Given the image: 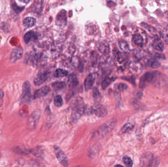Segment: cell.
I'll return each instance as SVG.
<instances>
[{"instance_id":"18","label":"cell","mask_w":168,"mask_h":167,"mask_svg":"<svg viewBox=\"0 0 168 167\" xmlns=\"http://www.w3.org/2000/svg\"><path fill=\"white\" fill-rule=\"evenodd\" d=\"M52 86L56 91H61L66 89V84L64 82H55L52 83Z\"/></svg>"},{"instance_id":"20","label":"cell","mask_w":168,"mask_h":167,"mask_svg":"<svg viewBox=\"0 0 168 167\" xmlns=\"http://www.w3.org/2000/svg\"><path fill=\"white\" fill-rule=\"evenodd\" d=\"M133 41L136 45L138 46H142L144 44V38L140 34H135L133 37Z\"/></svg>"},{"instance_id":"19","label":"cell","mask_w":168,"mask_h":167,"mask_svg":"<svg viewBox=\"0 0 168 167\" xmlns=\"http://www.w3.org/2000/svg\"><path fill=\"white\" fill-rule=\"evenodd\" d=\"M147 65L149 67L153 69H157L161 65V64L157 59H151L147 61Z\"/></svg>"},{"instance_id":"13","label":"cell","mask_w":168,"mask_h":167,"mask_svg":"<svg viewBox=\"0 0 168 167\" xmlns=\"http://www.w3.org/2000/svg\"><path fill=\"white\" fill-rule=\"evenodd\" d=\"M154 77V75L153 73L147 72L145 73L141 78L140 81V87L141 88L145 86L146 83H150L152 81Z\"/></svg>"},{"instance_id":"4","label":"cell","mask_w":168,"mask_h":167,"mask_svg":"<svg viewBox=\"0 0 168 167\" xmlns=\"http://www.w3.org/2000/svg\"><path fill=\"white\" fill-rule=\"evenodd\" d=\"M31 84L29 81H26L23 84L22 93L20 96V101L22 102H28L31 98Z\"/></svg>"},{"instance_id":"39","label":"cell","mask_w":168,"mask_h":167,"mask_svg":"<svg viewBox=\"0 0 168 167\" xmlns=\"http://www.w3.org/2000/svg\"><path fill=\"white\" fill-rule=\"evenodd\" d=\"M165 40H166V41L167 42V43H168V33L167 35L166 36V37H165Z\"/></svg>"},{"instance_id":"30","label":"cell","mask_w":168,"mask_h":167,"mask_svg":"<svg viewBox=\"0 0 168 167\" xmlns=\"http://www.w3.org/2000/svg\"><path fill=\"white\" fill-rule=\"evenodd\" d=\"M54 104L56 106L60 107L63 104V100L62 96H57L54 99Z\"/></svg>"},{"instance_id":"12","label":"cell","mask_w":168,"mask_h":167,"mask_svg":"<svg viewBox=\"0 0 168 167\" xmlns=\"http://www.w3.org/2000/svg\"><path fill=\"white\" fill-rule=\"evenodd\" d=\"M97 48L99 51L103 54L109 53L110 51L109 44L105 40L99 41L97 43Z\"/></svg>"},{"instance_id":"40","label":"cell","mask_w":168,"mask_h":167,"mask_svg":"<svg viewBox=\"0 0 168 167\" xmlns=\"http://www.w3.org/2000/svg\"><path fill=\"white\" fill-rule=\"evenodd\" d=\"M20 2H23V3H29L30 2L29 1H20Z\"/></svg>"},{"instance_id":"35","label":"cell","mask_w":168,"mask_h":167,"mask_svg":"<svg viewBox=\"0 0 168 167\" xmlns=\"http://www.w3.org/2000/svg\"><path fill=\"white\" fill-rule=\"evenodd\" d=\"M117 88H118V90H120V91H123V90L127 89L128 88V86L124 83H120V84H118V86H117Z\"/></svg>"},{"instance_id":"32","label":"cell","mask_w":168,"mask_h":167,"mask_svg":"<svg viewBox=\"0 0 168 167\" xmlns=\"http://www.w3.org/2000/svg\"><path fill=\"white\" fill-rule=\"evenodd\" d=\"M160 160L158 157H156L153 158L151 161V163L149 164L148 167H157L159 165Z\"/></svg>"},{"instance_id":"7","label":"cell","mask_w":168,"mask_h":167,"mask_svg":"<svg viewBox=\"0 0 168 167\" xmlns=\"http://www.w3.org/2000/svg\"><path fill=\"white\" fill-rule=\"evenodd\" d=\"M23 55V51L21 48H15L11 52L9 56V60L11 62L13 63L20 59L22 57Z\"/></svg>"},{"instance_id":"8","label":"cell","mask_w":168,"mask_h":167,"mask_svg":"<svg viewBox=\"0 0 168 167\" xmlns=\"http://www.w3.org/2000/svg\"><path fill=\"white\" fill-rule=\"evenodd\" d=\"M93 109V113L98 117H104L108 114V111L105 107L100 104H96Z\"/></svg>"},{"instance_id":"9","label":"cell","mask_w":168,"mask_h":167,"mask_svg":"<svg viewBox=\"0 0 168 167\" xmlns=\"http://www.w3.org/2000/svg\"><path fill=\"white\" fill-rule=\"evenodd\" d=\"M97 77V75L95 73H92L89 75L86 78L84 82L85 89L86 91H88L94 86L95 79Z\"/></svg>"},{"instance_id":"6","label":"cell","mask_w":168,"mask_h":167,"mask_svg":"<svg viewBox=\"0 0 168 167\" xmlns=\"http://www.w3.org/2000/svg\"><path fill=\"white\" fill-rule=\"evenodd\" d=\"M49 77V73L47 71H42L39 73L34 79V84L35 86H40L47 81Z\"/></svg>"},{"instance_id":"22","label":"cell","mask_w":168,"mask_h":167,"mask_svg":"<svg viewBox=\"0 0 168 167\" xmlns=\"http://www.w3.org/2000/svg\"><path fill=\"white\" fill-rule=\"evenodd\" d=\"M92 96L94 98V100L97 104H99V102H100L102 97L101 95V93L98 89L97 87H94L92 92Z\"/></svg>"},{"instance_id":"25","label":"cell","mask_w":168,"mask_h":167,"mask_svg":"<svg viewBox=\"0 0 168 167\" xmlns=\"http://www.w3.org/2000/svg\"><path fill=\"white\" fill-rule=\"evenodd\" d=\"M115 80V79L112 78H107L104 79L102 83V88L103 89L105 90L112 83L114 82Z\"/></svg>"},{"instance_id":"17","label":"cell","mask_w":168,"mask_h":167,"mask_svg":"<svg viewBox=\"0 0 168 167\" xmlns=\"http://www.w3.org/2000/svg\"><path fill=\"white\" fill-rule=\"evenodd\" d=\"M68 83L70 88H71V89L78 86L79 81L75 75L71 74V75H70L68 79Z\"/></svg>"},{"instance_id":"16","label":"cell","mask_w":168,"mask_h":167,"mask_svg":"<svg viewBox=\"0 0 168 167\" xmlns=\"http://www.w3.org/2000/svg\"><path fill=\"white\" fill-rule=\"evenodd\" d=\"M36 20L33 17H28L25 18L23 20V25L27 28H31L36 24Z\"/></svg>"},{"instance_id":"15","label":"cell","mask_w":168,"mask_h":167,"mask_svg":"<svg viewBox=\"0 0 168 167\" xmlns=\"http://www.w3.org/2000/svg\"><path fill=\"white\" fill-rule=\"evenodd\" d=\"M37 35L33 31H28L24 36V40L26 44H29L33 40L37 39Z\"/></svg>"},{"instance_id":"36","label":"cell","mask_w":168,"mask_h":167,"mask_svg":"<svg viewBox=\"0 0 168 167\" xmlns=\"http://www.w3.org/2000/svg\"><path fill=\"white\" fill-rule=\"evenodd\" d=\"M155 57L158 59H165L164 55H162V54H160V53H156L155 54Z\"/></svg>"},{"instance_id":"33","label":"cell","mask_w":168,"mask_h":167,"mask_svg":"<svg viewBox=\"0 0 168 167\" xmlns=\"http://www.w3.org/2000/svg\"><path fill=\"white\" fill-rule=\"evenodd\" d=\"M12 9H13V11L16 12V13H19L20 12H22L24 9V7H20L18 5H17L16 4H13L12 5Z\"/></svg>"},{"instance_id":"34","label":"cell","mask_w":168,"mask_h":167,"mask_svg":"<svg viewBox=\"0 0 168 167\" xmlns=\"http://www.w3.org/2000/svg\"><path fill=\"white\" fill-rule=\"evenodd\" d=\"M141 25L144 27V28L146 29H147L148 31H151V32H154V31H155L156 30L155 29H154L153 27H151V26H150V25H147V24H146V23H142V24Z\"/></svg>"},{"instance_id":"27","label":"cell","mask_w":168,"mask_h":167,"mask_svg":"<svg viewBox=\"0 0 168 167\" xmlns=\"http://www.w3.org/2000/svg\"><path fill=\"white\" fill-rule=\"evenodd\" d=\"M134 125L131 122H128L125 124L121 128V131L123 133L127 132L133 128Z\"/></svg>"},{"instance_id":"10","label":"cell","mask_w":168,"mask_h":167,"mask_svg":"<svg viewBox=\"0 0 168 167\" xmlns=\"http://www.w3.org/2000/svg\"><path fill=\"white\" fill-rule=\"evenodd\" d=\"M51 90L49 86H45L42 87L39 89L37 90L36 91H35L33 95V98L37 99V98H41L46 96L50 92Z\"/></svg>"},{"instance_id":"31","label":"cell","mask_w":168,"mask_h":167,"mask_svg":"<svg viewBox=\"0 0 168 167\" xmlns=\"http://www.w3.org/2000/svg\"><path fill=\"white\" fill-rule=\"evenodd\" d=\"M154 48L160 52H162L164 48V46L162 42L158 41L155 42L154 43Z\"/></svg>"},{"instance_id":"1","label":"cell","mask_w":168,"mask_h":167,"mask_svg":"<svg viewBox=\"0 0 168 167\" xmlns=\"http://www.w3.org/2000/svg\"><path fill=\"white\" fill-rule=\"evenodd\" d=\"M72 114L71 119L74 122H76L85 112V103L83 98L78 97L73 100L71 104Z\"/></svg>"},{"instance_id":"26","label":"cell","mask_w":168,"mask_h":167,"mask_svg":"<svg viewBox=\"0 0 168 167\" xmlns=\"http://www.w3.org/2000/svg\"><path fill=\"white\" fill-rule=\"evenodd\" d=\"M115 55H115V57H116V61H118V62L120 63H122L127 59V57H126V55H125L124 53L117 52L116 53Z\"/></svg>"},{"instance_id":"2","label":"cell","mask_w":168,"mask_h":167,"mask_svg":"<svg viewBox=\"0 0 168 167\" xmlns=\"http://www.w3.org/2000/svg\"><path fill=\"white\" fill-rule=\"evenodd\" d=\"M117 124L116 119H110L103 123L95 132L99 138H103L113 131Z\"/></svg>"},{"instance_id":"3","label":"cell","mask_w":168,"mask_h":167,"mask_svg":"<svg viewBox=\"0 0 168 167\" xmlns=\"http://www.w3.org/2000/svg\"><path fill=\"white\" fill-rule=\"evenodd\" d=\"M53 148L56 157L60 163L64 167H68L69 165V163L67 156L64 152L57 146H54Z\"/></svg>"},{"instance_id":"11","label":"cell","mask_w":168,"mask_h":167,"mask_svg":"<svg viewBox=\"0 0 168 167\" xmlns=\"http://www.w3.org/2000/svg\"><path fill=\"white\" fill-rule=\"evenodd\" d=\"M67 23L66 13L64 10L61 11L59 12L56 17V24L58 26L64 27L66 26Z\"/></svg>"},{"instance_id":"24","label":"cell","mask_w":168,"mask_h":167,"mask_svg":"<svg viewBox=\"0 0 168 167\" xmlns=\"http://www.w3.org/2000/svg\"><path fill=\"white\" fill-rule=\"evenodd\" d=\"M68 74V71L62 69H58L54 73V76L55 78H63L66 77Z\"/></svg>"},{"instance_id":"29","label":"cell","mask_w":168,"mask_h":167,"mask_svg":"<svg viewBox=\"0 0 168 167\" xmlns=\"http://www.w3.org/2000/svg\"><path fill=\"white\" fill-rule=\"evenodd\" d=\"M123 163L127 167H132L133 163L132 160L128 156H124L123 157Z\"/></svg>"},{"instance_id":"14","label":"cell","mask_w":168,"mask_h":167,"mask_svg":"<svg viewBox=\"0 0 168 167\" xmlns=\"http://www.w3.org/2000/svg\"><path fill=\"white\" fill-rule=\"evenodd\" d=\"M153 158L152 154H148L144 155L142 158L141 161L140 167H148L149 164L151 163V161Z\"/></svg>"},{"instance_id":"37","label":"cell","mask_w":168,"mask_h":167,"mask_svg":"<svg viewBox=\"0 0 168 167\" xmlns=\"http://www.w3.org/2000/svg\"><path fill=\"white\" fill-rule=\"evenodd\" d=\"M4 96V92L2 89H0V99L3 98Z\"/></svg>"},{"instance_id":"38","label":"cell","mask_w":168,"mask_h":167,"mask_svg":"<svg viewBox=\"0 0 168 167\" xmlns=\"http://www.w3.org/2000/svg\"><path fill=\"white\" fill-rule=\"evenodd\" d=\"M114 167H123V166L121 165H120V164H117V165H116L114 166Z\"/></svg>"},{"instance_id":"41","label":"cell","mask_w":168,"mask_h":167,"mask_svg":"<svg viewBox=\"0 0 168 167\" xmlns=\"http://www.w3.org/2000/svg\"><path fill=\"white\" fill-rule=\"evenodd\" d=\"M82 167V166H76V167Z\"/></svg>"},{"instance_id":"23","label":"cell","mask_w":168,"mask_h":167,"mask_svg":"<svg viewBox=\"0 0 168 167\" xmlns=\"http://www.w3.org/2000/svg\"><path fill=\"white\" fill-rule=\"evenodd\" d=\"M72 64L75 67L78 68L81 71H82L83 70V63L81 62L80 59L77 57H75L72 59Z\"/></svg>"},{"instance_id":"21","label":"cell","mask_w":168,"mask_h":167,"mask_svg":"<svg viewBox=\"0 0 168 167\" xmlns=\"http://www.w3.org/2000/svg\"><path fill=\"white\" fill-rule=\"evenodd\" d=\"M75 47L73 44L71 43L68 44V46L66 47L64 49V55L66 56H71L74 53Z\"/></svg>"},{"instance_id":"5","label":"cell","mask_w":168,"mask_h":167,"mask_svg":"<svg viewBox=\"0 0 168 167\" xmlns=\"http://www.w3.org/2000/svg\"><path fill=\"white\" fill-rule=\"evenodd\" d=\"M40 118V110L37 109L34 111L28 120V126L31 128H35L38 124Z\"/></svg>"},{"instance_id":"28","label":"cell","mask_w":168,"mask_h":167,"mask_svg":"<svg viewBox=\"0 0 168 167\" xmlns=\"http://www.w3.org/2000/svg\"><path fill=\"white\" fill-rule=\"evenodd\" d=\"M119 46H120V48L123 52H125V53L129 52V48L127 42L123 40L120 41L119 42Z\"/></svg>"}]
</instances>
